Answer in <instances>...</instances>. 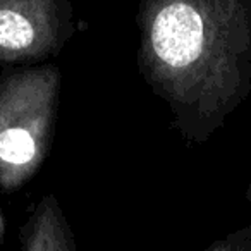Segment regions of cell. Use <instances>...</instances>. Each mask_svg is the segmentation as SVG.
I'll return each mask as SVG.
<instances>
[{
	"instance_id": "cell-1",
	"label": "cell",
	"mask_w": 251,
	"mask_h": 251,
	"mask_svg": "<svg viewBox=\"0 0 251 251\" xmlns=\"http://www.w3.org/2000/svg\"><path fill=\"white\" fill-rule=\"evenodd\" d=\"M138 67L200 145L251 95V0H140Z\"/></svg>"
},
{
	"instance_id": "cell-2",
	"label": "cell",
	"mask_w": 251,
	"mask_h": 251,
	"mask_svg": "<svg viewBox=\"0 0 251 251\" xmlns=\"http://www.w3.org/2000/svg\"><path fill=\"white\" fill-rule=\"evenodd\" d=\"M60 69L53 64L0 73V189L14 193L49 157L59 112Z\"/></svg>"
},
{
	"instance_id": "cell-3",
	"label": "cell",
	"mask_w": 251,
	"mask_h": 251,
	"mask_svg": "<svg viewBox=\"0 0 251 251\" xmlns=\"http://www.w3.org/2000/svg\"><path fill=\"white\" fill-rule=\"evenodd\" d=\"M71 0H0V67L38 66L74 35Z\"/></svg>"
},
{
	"instance_id": "cell-4",
	"label": "cell",
	"mask_w": 251,
	"mask_h": 251,
	"mask_svg": "<svg viewBox=\"0 0 251 251\" xmlns=\"http://www.w3.org/2000/svg\"><path fill=\"white\" fill-rule=\"evenodd\" d=\"M19 251H77L74 232L59 200L47 195L31 210L23 224Z\"/></svg>"
},
{
	"instance_id": "cell-5",
	"label": "cell",
	"mask_w": 251,
	"mask_h": 251,
	"mask_svg": "<svg viewBox=\"0 0 251 251\" xmlns=\"http://www.w3.org/2000/svg\"><path fill=\"white\" fill-rule=\"evenodd\" d=\"M203 251H251V224L213 241Z\"/></svg>"
},
{
	"instance_id": "cell-6",
	"label": "cell",
	"mask_w": 251,
	"mask_h": 251,
	"mask_svg": "<svg viewBox=\"0 0 251 251\" xmlns=\"http://www.w3.org/2000/svg\"><path fill=\"white\" fill-rule=\"evenodd\" d=\"M4 234H5V220L2 212H0V244L4 243Z\"/></svg>"
},
{
	"instance_id": "cell-7",
	"label": "cell",
	"mask_w": 251,
	"mask_h": 251,
	"mask_svg": "<svg viewBox=\"0 0 251 251\" xmlns=\"http://www.w3.org/2000/svg\"><path fill=\"white\" fill-rule=\"evenodd\" d=\"M244 198H246V201L251 203V181H250V184H248V188H246V195H244Z\"/></svg>"
}]
</instances>
